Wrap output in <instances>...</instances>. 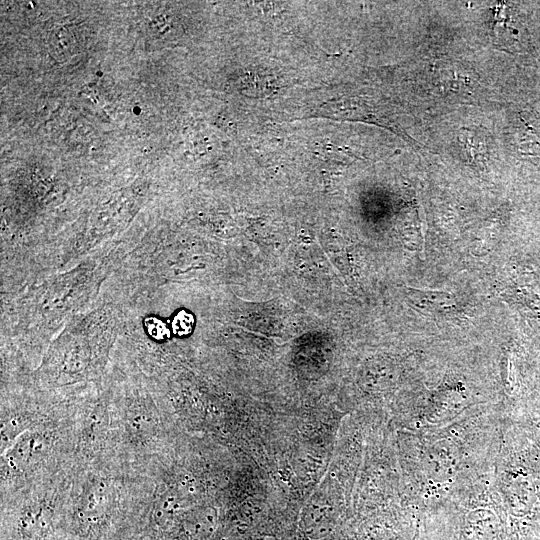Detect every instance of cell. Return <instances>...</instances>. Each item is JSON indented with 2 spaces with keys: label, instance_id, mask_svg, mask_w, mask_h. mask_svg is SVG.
Listing matches in <instances>:
<instances>
[{
  "label": "cell",
  "instance_id": "obj_1",
  "mask_svg": "<svg viewBox=\"0 0 540 540\" xmlns=\"http://www.w3.org/2000/svg\"><path fill=\"white\" fill-rule=\"evenodd\" d=\"M52 526V510L44 505L27 507L19 520L20 533L25 540H45Z\"/></svg>",
  "mask_w": 540,
  "mask_h": 540
},
{
  "label": "cell",
  "instance_id": "obj_2",
  "mask_svg": "<svg viewBox=\"0 0 540 540\" xmlns=\"http://www.w3.org/2000/svg\"><path fill=\"white\" fill-rule=\"evenodd\" d=\"M48 43L51 55L59 61H64L76 53L80 39L72 27L61 26L51 31Z\"/></svg>",
  "mask_w": 540,
  "mask_h": 540
},
{
  "label": "cell",
  "instance_id": "obj_3",
  "mask_svg": "<svg viewBox=\"0 0 540 540\" xmlns=\"http://www.w3.org/2000/svg\"><path fill=\"white\" fill-rule=\"evenodd\" d=\"M41 438L37 434L27 433L17 440L6 455L9 466L15 469H21L28 464L34 456V452L39 450Z\"/></svg>",
  "mask_w": 540,
  "mask_h": 540
},
{
  "label": "cell",
  "instance_id": "obj_4",
  "mask_svg": "<svg viewBox=\"0 0 540 540\" xmlns=\"http://www.w3.org/2000/svg\"><path fill=\"white\" fill-rule=\"evenodd\" d=\"M106 492V487L100 484L89 490L80 507V515L84 521L92 523L102 517L109 499Z\"/></svg>",
  "mask_w": 540,
  "mask_h": 540
},
{
  "label": "cell",
  "instance_id": "obj_5",
  "mask_svg": "<svg viewBox=\"0 0 540 540\" xmlns=\"http://www.w3.org/2000/svg\"><path fill=\"white\" fill-rule=\"evenodd\" d=\"M215 522L216 516L213 511H202L188 517L184 527L190 537L203 539L212 533Z\"/></svg>",
  "mask_w": 540,
  "mask_h": 540
},
{
  "label": "cell",
  "instance_id": "obj_6",
  "mask_svg": "<svg viewBox=\"0 0 540 540\" xmlns=\"http://www.w3.org/2000/svg\"><path fill=\"white\" fill-rule=\"evenodd\" d=\"M145 327L148 334L155 340L161 341L169 337L168 328L161 320L155 317H148L145 320Z\"/></svg>",
  "mask_w": 540,
  "mask_h": 540
},
{
  "label": "cell",
  "instance_id": "obj_7",
  "mask_svg": "<svg viewBox=\"0 0 540 540\" xmlns=\"http://www.w3.org/2000/svg\"><path fill=\"white\" fill-rule=\"evenodd\" d=\"M192 319L186 313H179L173 321L174 332L178 335L187 334L190 331Z\"/></svg>",
  "mask_w": 540,
  "mask_h": 540
}]
</instances>
